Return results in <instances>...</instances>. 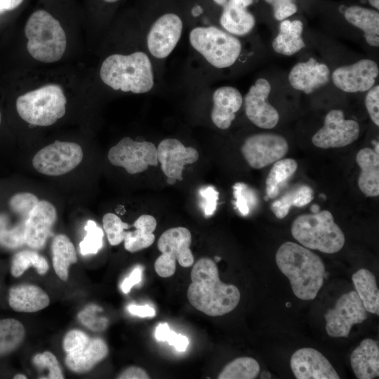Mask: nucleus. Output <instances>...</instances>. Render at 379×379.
I'll list each match as a JSON object with an SVG mask.
<instances>
[{
  "label": "nucleus",
  "instance_id": "1",
  "mask_svg": "<svg viewBox=\"0 0 379 379\" xmlns=\"http://www.w3.org/2000/svg\"><path fill=\"white\" fill-rule=\"evenodd\" d=\"M187 299L197 310L211 317L226 314L236 308L240 300V291L232 284L222 282L215 261L202 258L194 265Z\"/></svg>",
  "mask_w": 379,
  "mask_h": 379
},
{
  "label": "nucleus",
  "instance_id": "2",
  "mask_svg": "<svg viewBox=\"0 0 379 379\" xmlns=\"http://www.w3.org/2000/svg\"><path fill=\"white\" fill-rule=\"evenodd\" d=\"M275 260L280 271L290 281L297 298L304 300L316 298L326 272L318 255L303 246L286 241L278 248Z\"/></svg>",
  "mask_w": 379,
  "mask_h": 379
},
{
  "label": "nucleus",
  "instance_id": "3",
  "mask_svg": "<svg viewBox=\"0 0 379 379\" xmlns=\"http://www.w3.org/2000/svg\"><path fill=\"white\" fill-rule=\"evenodd\" d=\"M100 76L106 85L124 92L144 93L154 86L151 62L141 51L108 56L101 65Z\"/></svg>",
  "mask_w": 379,
  "mask_h": 379
},
{
  "label": "nucleus",
  "instance_id": "4",
  "mask_svg": "<svg viewBox=\"0 0 379 379\" xmlns=\"http://www.w3.org/2000/svg\"><path fill=\"white\" fill-rule=\"evenodd\" d=\"M27 48L36 60L51 63L59 60L67 46L65 31L58 19L45 8L29 15L25 27Z\"/></svg>",
  "mask_w": 379,
  "mask_h": 379
},
{
  "label": "nucleus",
  "instance_id": "5",
  "mask_svg": "<svg viewBox=\"0 0 379 379\" xmlns=\"http://www.w3.org/2000/svg\"><path fill=\"white\" fill-rule=\"evenodd\" d=\"M291 231L302 246L325 253H337L345 244L344 233L335 222L331 213L326 210L298 216Z\"/></svg>",
  "mask_w": 379,
  "mask_h": 379
},
{
  "label": "nucleus",
  "instance_id": "6",
  "mask_svg": "<svg viewBox=\"0 0 379 379\" xmlns=\"http://www.w3.org/2000/svg\"><path fill=\"white\" fill-rule=\"evenodd\" d=\"M66 102L62 87L48 84L19 96L16 109L19 116L28 124L48 126L65 115Z\"/></svg>",
  "mask_w": 379,
  "mask_h": 379
},
{
  "label": "nucleus",
  "instance_id": "7",
  "mask_svg": "<svg viewBox=\"0 0 379 379\" xmlns=\"http://www.w3.org/2000/svg\"><path fill=\"white\" fill-rule=\"evenodd\" d=\"M190 41L211 65L219 69L232 66L241 51L237 38L215 26L192 29Z\"/></svg>",
  "mask_w": 379,
  "mask_h": 379
},
{
  "label": "nucleus",
  "instance_id": "8",
  "mask_svg": "<svg viewBox=\"0 0 379 379\" xmlns=\"http://www.w3.org/2000/svg\"><path fill=\"white\" fill-rule=\"evenodd\" d=\"M192 235L183 227L170 228L159 237L157 247L161 253L154 262V270L161 277H169L176 270V260L183 267L194 264V256L190 250Z\"/></svg>",
  "mask_w": 379,
  "mask_h": 379
},
{
  "label": "nucleus",
  "instance_id": "9",
  "mask_svg": "<svg viewBox=\"0 0 379 379\" xmlns=\"http://www.w3.org/2000/svg\"><path fill=\"white\" fill-rule=\"evenodd\" d=\"M67 353L65 363L74 372L83 373L91 370L108 354V347L101 338H91L79 330L67 332L63 340Z\"/></svg>",
  "mask_w": 379,
  "mask_h": 379
},
{
  "label": "nucleus",
  "instance_id": "10",
  "mask_svg": "<svg viewBox=\"0 0 379 379\" xmlns=\"http://www.w3.org/2000/svg\"><path fill=\"white\" fill-rule=\"evenodd\" d=\"M82 159L83 150L79 144L55 140L34 155L32 165L42 174L58 176L73 170Z\"/></svg>",
  "mask_w": 379,
  "mask_h": 379
},
{
  "label": "nucleus",
  "instance_id": "11",
  "mask_svg": "<svg viewBox=\"0 0 379 379\" xmlns=\"http://www.w3.org/2000/svg\"><path fill=\"white\" fill-rule=\"evenodd\" d=\"M109 162L125 168L129 174L146 171L149 166L158 165L155 145L148 141L137 142L129 137L122 138L110 148L107 155Z\"/></svg>",
  "mask_w": 379,
  "mask_h": 379
},
{
  "label": "nucleus",
  "instance_id": "12",
  "mask_svg": "<svg viewBox=\"0 0 379 379\" xmlns=\"http://www.w3.org/2000/svg\"><path fill=\"white\" fill-rule=\"evenodd\" d=\"M288 144L281 135L257 133L244 142L241 152L250 167L260 169L281 159L288 152Z\"/></svg>",
  "mask_w": 379,
  "mask_h": 379
},
{
  "label": "nucleus",
  "instance_id": "13",
  "mask_svg": "<svg viewBox=\"0 0 379 379\" xmlns=\"http://www.w3.org/2000/svg\"><path fill=\"white\" fill-rule=\"evenodd\" d=\"M326 331L333 338L347 337L354 324H361L367 318V311L355 291L345 293L337 300L335 307L324 314Z\"/></svg>",
  "mask_w": 379,
  "mask_h": 379
},
{
  "label": "nucleus",
  "instance_id": "14",
  "mask_svg": "<svg viewBox=\"0 0 379 379\" xmlns=\"http://www.w3.org/2000/svg\"><path fill=\"white\" fill-rule=\"evenodd\" d=\"M359 125L345 119L340 109H332L324 119V126L312 136L314 146L321 149L340 148L352 144L359 135Z\"/></svg>",
  "mask_w": 379,
  "mask_h": 379
},
{
  "label": "nucleus",
  "instance_id": "15",
  "mask_svg": "<svg viewBox=\"0 0 379 379\" xmlns=\"http://www.w3.org/2000/svg\"><path fill=\"white\" fill-rule=\"evenodd\" d=\"M182 27V20L178 13L166 11L159 15L147 35L150 53L157 58L168 56L180 40Z\"/></svg>",
  "mask_w": 379,
  "mask_h": 379
},
{
  "label": "nucleus",
  "instance_id": "16",
  "mask_svg": "<svg viewBox=\"0 0 379 379\" xmlns=\"http://www.w3.org/2000/svg\"><path fill=\"white\" fill-rule=\"evenodd\" d=\"M271 85L265 79H258L245 95V113L248 119L256 126L270 129L279 121L277 110L267 102Z\"/></svg>",
  "mask_w": 379,
  "mask_h": 379
},
{
  "label": "nucleus",
  "instance_id": "17",
  "mask_svg": "<svg viewBox=\"0 0 379 379\" xmlns=\"http://www.w3.org/2000/svg\"><path fill=\"white\" fill-rule=\"evenodd\" d=\"M379 74L377 63L371 59L336 68L331 74L333 84L347 93L365 92L371 88Z\"/></svg>",
  "mask_w": 379,
  "mask_h": 379
},
{
  "label": "nucleus",
  "instance_id": "18",
  "mask_svg": "<svg viewBox=\"0 0 379 379\" xmlns=\"http://www.w3.org/2000/svg\"><path fill=\"white\" fill-rule=\"evenodd\" d=\"M157 159L161 169L167 178L182 181L185 165L195 163L199 159L198 151L192 147H185L180 140L166 138L159 144Z\"/></svg>",
  "mask_w": 379,
  "mask_h": 379
},
{
  "label": "nucleus",
  "instance_id": "19",
  "mask_svg": "<svg viewBox=\"0 0 379 379\" xmlns=\"http://www.w3.org/2000/svg\"><path fill=\"white\" fill-rule=\"evenodd\" d=\"M291 368L297 379H339L329 361L318 350L304 347L291 356Z\"/></svg>",
  "mask_w": 379,
  "mask_h": 379
},
{
  "label": "nucleus",
  "instance_id": "20",
  "mask_svg": "<svg viewBox=\"0 0 379 379\" xmlns=\"http://www.w3.org/2000/svg\"><path fill=\"white\" fill-rule=\"evenodd\" d=\"M56 219L55 206L47 201H39L25 220V243L33 249L42 248Z\"/></svg>",
  "mask_w": 379,
  "mask_h": 379
},
{
  "label": "nucleus",
  "instance_id": "21",
  "mask_svg": "<svg viewBox=\"0 0 379 379\" xmlns=\"http://www.w3.org/2000/svg\"><path fill=\"white\" fill-rule=\"evenodd\" d=\"M329 77L328 66L311 58L307 62L293 66L288 74V81L293 88L310 94L327 84Z\"/></svg>",
  "mask_w": 379,
  "mask_h": 379
},
{
  "label": "nucleus",
  "instance_id": "22",
  "mask_svg": "<svg viewBox=\"0 0 379 379\" xmlns=\"http://www.w3.org/2000/svg\"><path fill=\"white\" fill-rule=\"evenodd\" d=\"M253 3L254 0H227L220 16L221 26L232 34H248L255 24L254 15L248 10Z\"/></svg>",
  "mask_w": 379,
  "mask_h": 379
},
{
  "label": "nucleus",
  "instance_id": "23",
  "mask_svg": "<svg viewBox=\"0 0 379 379\" xmlns=\"http://www.w3.org/2000/svg\"><path fill=\"white\" fill-rule=\"evenodd\" d=\"M213 102L212 122L220 129L228 128L241 107L243 98L241 93L234 87L222 86L214 91Z\"/></svg>",
  "mask_w": 379,
  "mask_h": 379
},
{
  "label": "nucleus",
  "instance_id": "24",
  "mask_svg": "<svg viewBox=\"0 0 379 379\" xmlns=\"http://www.w3.org/2000/svg\"><path fill=\"white\" fill-rule=\"evenodd\" d=\"M352 368L359 379H373L379 376V347L371 338L363 340L350 356Z\"/></svg>",
  "mask_w": 379,
  "mask_h": 379
},
{
  "label": "nucleus",
  "instance_id": "25",
  "mask_svg": "<svg viewBox=\"0 0 379 379\" xmlns=\"http://www.w3.org/2000/svg\"><path fill=\"white\" fill-rule=\"evenodd\" d=\"M11 307L20 312H35L46 307L50 299L46 293L37 286L21 284L9 290Z\"/></svg>",
  "mask_w": 379,
  "mask_h": 379
},
{
  "label": "nucleus",
  "instance_id": "26",
  "mask_svg": "<svg viewBox=\"0 0 379 379\" xmlns=\"http://www.w3.org/2000/svg\"><path fill=\"white\" fill-rule=\"evenodd\" d=\"M356 161L361 168L358 187L366 197L379 194V155L371 148L361 149L357 154Z\"/></svg>",
  "mask_w": 379,
  "mask_h": 379
},
{
  "label": "nucleus",
  "instance_id": "27",
  "mask_svg": "<svg viewBox=\"0 0 379 379\" xmlns=\"http://www.w3.org/2000/svg\"><path fill=\"white\" fill-rule=\"evenodd\" d=\"M345 20L364 32L366 43L379 46V13L359 6H351L344 13Z\"/></svg>",
  "mask_w": 379,
  "mask_h": 379
},
{
  "label": "nucleus",
  "instance_id": "28",
  "mask_svg": "<svg viewBox=\"0 0 379 379\" xmlns=\"http://www.w3.org/2000/svg\"><path fill=\"white\" fill-rule=\"evenodd\" d=\"M303 24L299 20H281L279 32L272 41L274 51L284 55H292L305 46L302 37Z\"/></svg>",
  "mask_w": 379,
  "mask_h": 379
},
{
  "label": "nucleus",
  "instance_id": "29",
  "mask_svg": "<svg viewBox=\"0 0 379 379\" xmlns=\"http://www.w3.org/2000/svg\"><path fill=\"white\" fill-rule=\"evenodd\" d=\"M133 226L135 230L124 232V247L129 252L135 253L149 247L154 241L153 234L157 227L156 219L150 215H142Z\"/></svg>",
  "mask_w": 379,
  "mask_h": 379
},
{
  "label": "nucleus",
  "instance_id": "30",
  "mask_svg": "<svg viewBox=\"0 0 379 379\" xmlns=\"http://www.w3.org/2000/svg\"><path fill=\"white\" fill-rule=\"evenodd\" d=\"M356 292L366 310L379 314V291L375 275L367 269L361 268L352 277Z\"/></svg>",
  "mask_w": 379,
  "mask_h": 379
},
{
  "label": "nucleus",
  "instance_id": "31",
  "mask_svg": "<svg viewBox=\"0 0 379 379\" xmlns=\"http://www.w3.org/2000/svg\"><path fill=\"white\" fill-rule=\"evenodd\" d=\"M53 266L58 277L62 281L68 279V268L77 261L74 244L65 234L56 235L51 244Z\"/></svg>",
  "mask_w": 379,
  "mask_h": 379
},
{
  "label": "nucleus",
  "instance_id": "32",
  "mask_svg": "<svg viewBox=\"0 0 379 379\" xmlns=\"http://www.w3.org/2000/svg\"><path fill=\"white\" fill-rule=\"evenodd\" d=\"M297 168L298 164L293 159H281L274 162L266 178V195L270 199L277 197Z\"/></svg>",
  "mask_w": 379,
  "mask_h": 379
},
{
  "label": "nucleus",
  "instance_id": "33",
  "mask_svg": "<svg viewBox=\"0 0 379 379\" xmlns=\"http://www.w3.org/2000/svg\"><path fill=\"white\" fill-rule=\"evenodd\" d=\"M313 199V190L306 185H298L286 192L271 204L270 208L279 219L285 218L291 206L302 207Z\"/></svg>",
  "mask_w": 379,
  "mask_h": 379
},
{
  "label": "nucleus",
  "instance_id": "34",
  "mask_svg": "<svg viewBox=\"0 0 379 379\" xmlns=\"http://www.w3.org/2000/svg\"><path fill=\"white\" fill-rule=\"evenodd\" d=\"M23 325L15 319H0V355L8 354L18 348L24 340Z\"/></svg>",
  "mask_w": 379,
  "mask_h": 379
},
{
  "label": "nucleus",
  "instance_id": "35",
  "mask_svg": "<svg viewBox=\"0 0 379 379\" xmlns=\"http://www.w3.org/2000/svg\"><path fill=\"white\" fill-rule=\"evenodd\" d=\"M260 372V365L253 358L239 357L227 364L219 373L218 379H254Z\"/></svg>",
  "mask_w": 379,
  "mask_h": 379
},
{
  "label": "nucleus",
  "instance_id": "36",
  "mask_svg": "<svg viewBox=\"0 0 379 379\" xmlns=\"http://www.w3.org/2000/svg\"><path fill=\"white\" fill-rule=\"evenodd\" d=\"M31 266L41 275L44 274L49 267L44 257L36 251L25 250L14 255L11 262V274L15 277H20Z\"/></svg>",
  "mask_w": 379,
  "mask_h": 379
},
{
  "label": "nucleus",
  "instance_id": "37",
  "mask_svg": "<svg viewBox=\"0 0 379 379\" xmlns=\"http://www.w3.org/2000/svg\"><path fill=\"white\" fill-rule=\"evenodd\" d=\"M232 188L235 208L243 216L248 215L258 205L257 194L248 185L241 182L234 183Z\"/></svg>",
  "mask_w": 379,
  "mask_h": 379
},
{
  "label": "nucleus",
  "instance_id": "38",
  "mask_svg": "<svg viewBox=\"0 0 379 379\" xmlns=\"http://www.w3.org/2000/svg\"><path fill=\"white\" fill-rule=\"evenodd\" d=\"M86 236L79 244L83 255L97 253L102 247L103 232L95 221L89 220L85 226Z\"/></svg>",
  "mask_w": 379,
  "mask_h": 379
},
{
  "label": "nucleus",
  "instance_id": "39",
  "mask_svg": "<svg viewBox=\"0 0 379 379\" xmlns=\"http://www.w3.org/2000/svg\"><path fill=\"white\" fill-rule=\"evenodd\" d=\"M102 224L108 241L112 246L119 245L124 241V230L129 226L119 216L112 213H107L102 218Z\"/></svg>",
  "mask_w": 379,
  "mask_h": 379
},
{
  "label": "nucleus",
  "instance_id": "40",
  "mask_svg": "<svg viewBox=\"0 0 379 379\" xmlns=\"http://www.w3.org/2000/svg\"><path fill=\"white\" fill-rule=\"evenodd\" d=\"M6 218L0 216V243L8 248H15L25 243V223H21L14 227L6 226Z\"/></svg>",
  "mask_w": 379,
  "mask_h": 379
},
{
  "label": "nucleus",
  "instance_id": "41",
  "mask_svg": "<svg viewBox=\"0 0 379 379\" xmlns=\"http://www.w3.org/2000/svg\"><path fill=\"white\" fill-rule=\"evenodd\" d=\"M102 309L95 305H89L78 314L80 322L94 331H102L107 326L108 321L100 316Z\"/></svg>",
  "mask_w": 379,
  "mask_h": 379
},
{
  "label": "nucleus",
  "instance_id": "42",
  "mask_svg": "<svg viewBox=\"0 0 379 379\" xmlns=\"http://www.w3.org/2000/svg\"><path fill=\"white\" fill-rule=\"evenodd\" d=\"M39 202L37 197L29 192L14 194L9 200L10 208L25 220Z\"/></svg>",
  "mask_w": 379,
  "mask_h": 379
},
{
  "label": "nucleus",
  "instance_id": "43",
  "mask_svg": "<svg viewBox=\"0 0 379 379\" xmlns=\"http://www.w3.org/2000/svg\"><path fill=\"white\" fill-rule=\"evenodd\" d=\"M155 338L159 341L168 342L176 350L184 352L189 345L188 338L181 334L171 331L167 323L160 324L155 330Z\"/></svg>",
  "mask_w": 379,
  "mask_h": 379
},
{
  "label": "nucleus",
  "instance_id": "44",
  "mask_svg": "<svg viewBox=\"0 0 379 379\" xmlns=\"http://www.w3.org/2000/svg\"><path fill=\"white\" fill-rule=\"evenodd\" d=\"M32 362L37 368L48 370V375L47 378H64L59 363L53 353L46 351L37 354L33 357Z\"/></svg>",
  "mask_w": 379,
  "mask_h": 379
},
{
  "label": "nucleus",
  "instance_id": "45",
  "mask_svg": "<svg viewBox=\"0 0 379 379\" xmlns=\"http://www.w3.org/2000/svg\"><path fill=\"white\" fill-rule=\"evenodd\" d=\"M272 7L273 15L277 20H284L295 14L298 8L293 0H264Z\"/></svg>",
  "mask_w": 379,
  "mask_h": 379
},
{
  "label": "nucleus",
  "instance_id": "46",
  "mask_svg": "<svg viewBox=\"0 0 379 379\" xmlns=\"http://www.w3.org/2000/svg\"><path fill=\"white\" fill-rule=\"evenodd\" d=\"M365 105L372 121L379 126V86H373L367 91Z\"/></svg>",
  "mask_w": 379,
  "mask_h": 379
},
{
  "label": "nucleus",
  "instance_id": "47",
  "mask_svg": "<svg viewBox=\"0 0 379 379\" xmlns=\"http://www.w3.org/2000/svg\"><path fill=\"white\" fill-rule=\"evenodd\" d=\"M199 194L204 199V210L207 216L212 215L218 205L219 192L212 185H208L202 187L199 190Z\"/></svg>",
  "mask_w": 379,
  "mask_h": 379
},
{
  "label": "nucleus",
  "instance_id": "48",
  "mask_svg": "<svg viewBox=\"0 0 379 379\" xmlns=\"http://www.w3.org/2000/svg\"><path fill=\"white\" fill-rule=\"evenodd\" d=\"M142 279V269L140 267H136L126 278L121 285V288L124 293H128L131 288L140 282Z\"/></svg>",
  "mask_w": 379,
  "mask_h": 379
},
{
  "label": "nucleus",
  "instance_id": "49",
  "mask_svg": "<svg viewBox=\"0 0 379 379\" xmlns=\"http://www.w3.org/2000/svg\"><path fill=\"white\" fill-rule=\"evenodd\" d=\"M117 378L120 379H148L149 376L144 369L138 366H131L121 372Z\"/></svg>",
  "mask_w": 379,
  "mask_h": 379
},
{
  "label": "nucleus",
  "instance_id": "50",
  "mask_svg": "<svg viewBox=\"0 0 379 379\" xmlns=\"http://www.w3.org/2000/svg\"><path fill=\"white\" fill-rule=\"evenodd\" d=\"M128 311L133 315H136L140 317H154L155 310L149 305H136L131 304L127 307Z\"/></svg>",
  "mask_w": 379,
  "mask_h": 379
},
{
  "label": "nucleus",
  "instance_id": "51",
  "mask_svg": "<svg viewBox=\"0 0 379 379\" xmlns=\"http://www.w3.org/2000/svg\"><path fill=\"white\" fill-rule=\"evenodd\" d=\"M24 0H0V13L18 8Z\"/></svg>",
  "mask_w": 379,
  "mask_h": 379
},
{
  "label": "nucleus",
  "instance_id": "52",
  "mask_svg": "<svg viewBox=\"0 0 379 379\" xmlns=\"http://www.w3.org/2000/svg\"><path fill=\"white\" fill-rule=\"evenodd\" d=\"M212 1L216 6L222 8L226 4L227 0H212Z\"/></svg>",
  "mask_w": 379,
  "mask_h": 379
},
{
  "label": "nucleus",
  "instance_id": "53",
  "mask_svg": "<svg viewBox=\"0 0 379 379\" xmlns=\"http://www.w3.org/2000/svg\"><path fill=\"white\" fill-rule=\"evenodd\" d=\"M100 1L104 4L113 5L118 3L121 0H100Z\"/></svg>",
  "mask_w": 379,
  "mask_h": 379
},
{
  "label": "nucleus",
  "instance_id": "54",
  "mask_svg": "<svg viewBox=\"0 0 379 379\" xmlns=\"http://www.w3.org/2000/svg\"><path fill=\"white\" fill-rule=\"evenodd\" d=\"M369 4L377 10L379 9V0H368Z\"/></svg>",
  "mask_w": 379,
  "mask_h": 379
},
{
  "label": "nucleus",
  "instance_id": "55",
  "mask_svg": "<svg viewBox=\"0 0 379 379\" xmlns=\"http://www.w3.org/2000/svg\"><path fill=\"white\" fill-rule=\"evenodd\" d=\"M310 211L312 213H317L320 211L319 206L317 204H314L310 207Z\"/></svg>",
  "mask_w": 379,
  "mask_h": 379
},
{
  "label": "nucleus",
  "instance_id": "56",
  "mask_svg": "<svg viewBox=\"0 0 379 379\" xmlns=\"http://www.w3.org/2000/svg\"><path fill=\"white\" fill-rule=\"evenodd\" d=\"M13 378L15 379H26L27 377L25 375H23V374H17L15 375Z\"/></svg>",
  "mask_w": 379,
  "mask_h": 379
},
{
  "label": "nucleus",
  "instance_id": "57",
  "mask_svg": "<svg viewBox=\"0 0 379 379\" xmlns=\"http://www.w3.org/2000/svg\"><path fill=\"white\" fill-rule=\"evenodd\" d=\"M177 181V180L174 179V178H167V182L169 184V185H173L175 183V182Z\"/></svg>",
  "mask_w": 379,
  "mask_h": 379
},
{
  "label": "nucleus",
  "instance_id": "58",
  "mask_svg": "<svg viewBox=\"0 0 379 379\" xmlns=\"http://www.w3.org/2000/svg\"><path fill=\"white\" fill-rule=\"evenodd\" d=\"M374 147H375V152L377 153V154H379V151H378V142H375V145H374Z\"/></svg>",
  "mask_w": 379,
  "mask_h": 379
},
{
  "label": "nucleus",
  "instance_id": "59",
  "mask_svg": "<svg viewBox=\"0 0 379 379\" xmlns=\"http://www.w3.org/2000/svg\"><path fill=\"white\" fill-rule=\"evenodd\" d=\"M214 259H215V262H218L221 260V258L219 256H215Z\"/></svg>",
  "mask_w": 379,
  "mask_h": 379
},
{
  "label": "nucleus",
  "instance_id": "60",
  "mask_svg": "<svg viewBox=\"0 0 379 379\" xmlns=\"http://www.w3.org/2000/svg\"><path fill=\"white\" fill-rule=\"evenodd\" d=\"M286 306H287V307H290V306H291L290 302H287V303H286Z\"/></svg>",
  "mask_w": 379,
  "mask_h": 379
},
{
  "label": "nucleus",
  "instance_id": "61",
  "mask_svg": "<svg viewBox=\"0 0 379 379\" xmlns=\"http://www.w3.org/2000/svg\"><path fill=\"white\" fill-rule=\"evenodd\" d=\"M1 112H0V124H1Z\"/></svg>",
  "mask_w": 379,
  "mask_h": 379
}]
</instances>
